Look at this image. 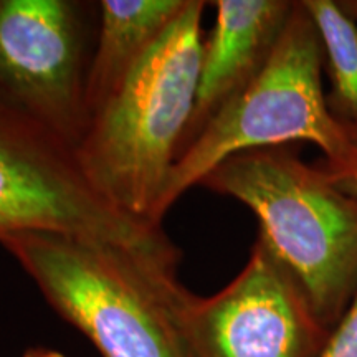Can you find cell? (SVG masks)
Here are the masks:
<instances>
[{
    "label": "cell",
    "mask_w": 357,
    "mask_h": 357,
    "mask_svg": "<svg viewBox=\"0 0 357 357\" xmlns=\"http://www.w3.org/2000/svg\"><path fill=\"white\" fill-rule=\"evenodd\" d=\"M205 6L187 0L75 147L79 169L102 199L158 229L160 197L195 108Z\"/></svg>",
    "instance_id": "1"
},
{
    "label": "cell",
    "mask_w": 357,
    "mask_h": 357,
    "mask_svg": "<svg viewBox=\"0 0 357 357\" xmlns=\"http://www.w3.org/2000/svg\"><path fill=\"white\" fill-rule=\"evenodd\" d=\"M0 245L101 357H190L177 270L48 230L12 231Z\"/></svg>",
    "instance_id": "2"
},
{
    "label": "cell",
    "mask_w": 357,
    "mask_h": 357,
    "mask_svg": "<svg viewBox=\"0 0 357 357\" xmlns=\"http://www.w3.org/2000/svg\"><path fill=\"white\" fill-rule=\"evenodd\" d=\"M255 213L258 236L333 331L357 293V199L288 146L245 151L200 182Z\"/></svg>",
    "instance_id": "3"
},
{
    "label": "cell",
    "mask_w": 357,
    "mask_h": 357,
    "mask_svg": "<svg viewBox=\"0 0 357 357\" xmlns=\"http://www.w3.org/2000/svg\"><path fill=\"white\" fill-rule=\"evenodd\" d=\"M324 52L301 0L263 68L225 102L178 154L158 207L162 222L172 204L231 155L263 147L311 142L326 166L349 158V132L329 113L323 88Z\"/></svg>",
    "instance_id": "4"
},
{
    "label": "cell",
    "mask_w": 357,
    "mask_h": 357,
    "mask_svg": "<svg viewBox=\"0 0 357 357\" xmlns=\"http://www.w3.org/2000/svg\"><path fill=\"white\" fill-rule=\"evenodd\" d=\"M58 231L177 268L178 250L162 229L119 212L93 189L75 149L0 109V236Z\"/></svg>",
    "instance_id": "5"
},
{
    "label": "cell",
    "mask_w": 357,
    "mask_h": 357,
    "mask_svg": "<svg viewBox=\"0 0 357 357\" xmlns=\"http://www.w3.org/2000/svg\"><path fill=\"white\" fill-rule=\"evenodd\" d=\"M177 312L190 357H318L331 334L261 236L220 291L182 288Z\"/></svg>",
    "instance_id": "6"
},
{
    "label": "cell",
    "mask_w": 357,
    "mask_h": 357,
    "mask_svg": "<svg viewBox=\"0 0 357 357\" xmlns=\"http://www.w3.org/2000/svg\"><path fill=\"white\" fill-rule=\"evenodd\" d=\"M82 20L70 0H0V109L73 149L89 124Z\"/></svg>",
    "instance_id": "7"
},
{
    "label": "cell",
    "mask_w": 357,
    "mask_h": 357,
    "mask_svg": "<svg viewBox=\"0 0 357 357\" xmlns=\"http://www.w3.org/2000/svg\"><path fill=\"white\" fill-rule=\"evenodd\" d=\"M213 6L215 25L204 42L195 108L178 154L263 68L288 24L294 0H217Z\"/></svg>",
    "instance_id": "8"
},
{
    "label": "cell",
    "mask_w": 357,
    "mask_h": 357,
    "mask_svg": "<svg viewBox=\"0 0 357 357\" xmlns=\"http://www.w3.org/2000/svg\"><path fill=\"white\" fill-rule=\"evenodd\" d=\"M185 3L187 0H102L100 37L84 83L89 121L121 89Z\"/></svg>",
    "instance_id": "9"
},
{
    "label": "cell",
    "mask_w": 357,
    "mask_h": 357,
    "mask_svg": "<svg viewBox=\"0 0 357 357\" xmlns=\"http://www.w3.org/2000/svg\"><path fill=\"white\" fill-rule=\"evenodd\" d=\"M318 29L331 89L329 113L349 132L357 134V22L337 0H301Z\"/></svg>",
    "instance_id": "10"
},
{
    "label": "cell",
    "mask_w": 357,
    "mask_h": 357,
    "mask_svg": "<svg viewBox=\"0 0 357 357\" xmlns=\"http://www.w3.org/2000/svg\"><path fill=\"white\" fill-rule=\"evenodd\" d=\"M318 357H357V293Z\"/></svg>",
    "instance_id": "11"
},
{
    "label": "cell",
    "mask_w": 357,
    "mask_h": 357,
    "mask_svg": "<svg viewBox=\"0 0 357 357\" xmlns=\"http://www.w3.org/2000/svg\"><path fill=\"white\" fill-rule=\"evenodd\" d=\"M351 139L352 149L349 158L344 162L337 164V166H326V164L319 162V166L324 169L339 189L344 190L351 197L357 199V134L351 136Z\"/></svg>",
    "instance_id": "12"
},
{
    "label": "cell",
    "mask_w": 357,
    "mask_h": 357,
    "mask_svg": "<svg viewBox=\"0 0 357 357\" xmlns=\"http://www.w3.org/2000/svg\"><path fill=\"white\" fill-rule=\"evenodd\" d=\"M22 357H65V354L56 349H50V347H32V349L25 351Z\"/></svg>",
    "instance_id": "13"
},
{
    "label": "cell",
    "mask_w": 357,
    "mask_h": 357,
    "mask_svg": "<svg viewBox=\"0 0 357 357\" xmlns=\"http://www.w3.org/2000/svg\"><path fill=\"white\" fill-rule=\"evenodd\" d=\"M337 2L339 6L342 7V10H344L352 20L357 22V0H337Z\"/></svg>",
    "instance_id": "14"
}]
</instances>
